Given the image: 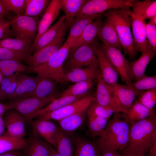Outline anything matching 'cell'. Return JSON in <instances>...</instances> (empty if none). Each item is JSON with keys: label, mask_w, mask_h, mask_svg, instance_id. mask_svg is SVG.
<instances>
[{"label": "cell", "mask_w": 156, "mask_h": 156, "mask_svg": "<svg viewBox=\"0 0 156 156\" xmlns=\"http://www.w3.org/2000/svg\"><path fill=\"white\" fill-rule=\"evenodd\" d=\"M107 59L126 84L132 83L129 71V62L121 50L105 43L100 46Z\"/></svg>", "instance_id": "ba28073f"}, {"label": "cell", "mask_w": 156, "mask_h": 156, "mask_svg": "<svg viewBox=\"0 0 156 156\" xmlns=\"http://www.w3.org/2000/svg\"><path fill=\"white\" fill-rule=\"evenodd\" d=\"M5 127L3 116H0V136L5 133Z\"/></svg>", "instance_id": "9f6ffc18"}, {"label": "cell", "mask_w": 156, "mask_h": 156, "mask_svg": "<svg viewBox=\"0 0 156 156\" xmlns=\"http://www.w3.org/2000/svg\"><path fill=\"white\" fill-rule=\"evenodd\" d=\"M31 47L21 50L0 48V60H14L25 61L31 55Z\"/></svg>", "instance_id": "f35d334b"}, {"label": "cell", "mask_w": 156, "mask_h": 156, "mask_svg": "<svg viewBox=\"0 0 156 156\" xmlns=\"http://www.w3.org/2000/svg\"><path fill=\"white\" fill-rule=\"evenodd\" d=\"M50 0H26L24 15L38 17L43 14Z\"/></svg>", "instance_id": "e575fe53"}, {"label": "cell", "mask_w": 156, "mask_h": 156, "mask_svg": "<svg viewBox=\"0 0 156 156\" xmlns=\"http://www.w3.org/2000/svg\"><path fill=\"white\" fill-rule=\"evenodd\" d=\"M130 125L119 113H115L107 122L104 132L95 142L100 152L108 150L122 151L128 144Z\"/></svg>", "instance_id": "6da1fadb"}, {"label": "cell", "mask_w": 156, "mask_h": 156, "mask_svg": "<svg viewBox=\"0 0 156 156\" xmlns=\"http://www.w3.org/2000/svg\"><path fill=\"white\" fill-rule=\"evenodd\" d=\"M121 116L130 125L147 118L156 116L154 110H150L136 99L126 113L120 114Z\"/></svg>", "instance_id": "cb8c5ba5"}, {"label": "cell", "mask_w": 156, "mask_h": 156, "mask_svg": "<svg viewBox=\"0 0 156 156\" xmlns=\"http://www.w3.org/2000/svg\"><path fill=\"white\" fill-rule=\"evenodd\" d=\"M121 151V153L120 154L122 156H147L146 155H139L127 151L125 149Z\"/></svg>", "instance_id": "6f0895ef"}, {"label": "cell", "mask_w": 156, "mask_h": 156, "mask_svg": "<svg viewBox=\"0 0 156 156\" xmlns=\"http://www.w3.org/2000/svg\"><path fill=\"white\" fill-rule=\"evenodd\" d=\"M156 141V116L130 125L129 143L125 150L139 155H146Z\"/></svg>", "instance_id": "7a4b0ae2"}, {"label": "cell", "mask_w": 156, "mask_h": 156, "mask_svg": "<svg viewBox=\"0 0 156 156\" xmlns=\"http://www.w3.org/2000/svg\"><path fill=\"white\" fill-rule=\"evenodd\" d=\"M97 36L103 43L121 50L122 47L115 28L111 22L107 19L103 22Z\"/></svg>", "instance_id": "4316f807"}, {"label": "cell", "mask_w": 156, "mask_h": 156, "mask_svg": "<svg viewBox=\"0 0 156 156\" xmlns=\"http://www.w3.org/2000/svg\"><path fill=\"white\" fill-rule=\"evenodd\" d=\"M73 141L74 156H101L95 142L81 138Z\"/></svg>", "instance_id": "83f0119b"}, {"label": "cell", "mask_w": 156, "mask_h": 156, "mask_svg": "<svg viewBox=\"0 0 156 156\" xmlns=\"http://www.w3.org/2000/svg\"><path fill=\"white\" fill-rule=\"evenodd\" d=\"M3 119L6 131L5 134L19 139L24 138L26 135L25 118L13 109L7 111Z\"/></svg>", "instance_id": "5bb4252c"}, {"label": "cell", "mask_w": 156, "mask_h": 156, "mask_svg": "<svg viewBox=\"0 0 156 156\" xmlns=\"http://www.w3.org/2000/svg\"><path fill=\"white\" fill-rule=\"evenodd\" d=\"M148 23L156 25V15L150 18Z\"/></svg>", "instance_id": "91938a15"}, {"label": "cell", "mask_w": 156, "mask_h": 156, "mask_svg": "<svg viewBox=\"0 0 156 156\" xmlns=\"http://www.w3.org/2000/svg\"><path fill=\"white\" fill-rule=\"evenodd\" d=\"M87 117L88 129L92 136H101L104 132L108 120L95 116H88Z\"/></svg>", "instance_id": "ab89813d"}, {"label": "cell", "mask_w": 156, "mask_h": 156, "mask_svg": "<svg viewBox=\"0 0 156 156\" xmlns=\"http://www.w3.org/2000/svg\"><path fill=\"white\" fill-rule=\"evenodd\" d=\"M97 80V89L94 100L99 105L113 109L116 113L125 114L117 101L113 86L105 83L101 76Z\"/></svg>", "instance_id": "4fadbf2b"}, {"label": "cell", "mask_w": 156, "mask_h": 156, "mask_svg": "<svg viewBox=\"0 0 156 156\" xmlns=\"http://www.w3.org/2000/svg\"><path fill=\"white\" fill-rule=\"evenodd\" d=\"M131 85L136 90L141 92L156 88V75H144L140 79L132 83Z\"/></svg>", "instance_id": "7bdbcfd3"}, {"label": "cell", "mask_w": 156, "mask_h": 156, "mask_svg": "<svg viewBox=\"0 0 156 156\" xmlns=\"http://www.w3.org/2000/svg\"><path fill=\"white\" fill-rule=\"evenodd\" d=\"M5 99L3 96L0 90V101H3L5 100Z\"/></svg>", "instance_id": "94428289"}, {"label": "cell", "mask_w": 156, "mask_h": 156, "mask_svg": "<svg viewBox=\"0 0 156 156\" xmlns=\"http://www.w3.org/2000/svg\"><path fill=\"white\" fill-rule=\"evenodd\" d=\"M2 75L1 74V73H0V82L1 80V79L2 78V77H1V75Z\"/></svg>", "instance_id": "6125c7cd"}, {"label": "cell", "mask_w": 156, "mask_h": 156, "mask_svg": "<svg viewBox=\"0 0 156 156\" xmlns=\"http://www.w3.org/2000/svg\"><path fill=\"white\" fill-rule=\"evenodd\" d=\"M27 139L13 138L5 134L0 136V154L11 151L22 150Z\"/></svg>", "instance_id": "d6a6232c"}, {"label": "cell", "mask_w": 156, "mask_h": 156, "mask_svg": "<svg viewBox=\"0 0 156 156\" xmlns=\"http://www.w3.org/2000/svg\"><path fill=\"white\" fill-rule=\"evenodd\" d=\"M116 113L113 109L97 103L94 99L89 106L87 111L88 116H95L109 120L112 115Z\"/></svg>", "instance_id": "60d3db41"}, {"label": "cell", "mask_w": 156, "mask_h": 156, "mask_svg": "<svg viewBox=\"0 0 156 156\" xmlns=\"http://www.w3.org/2000/svg\"><path fill=\"white\" fill-rule=\"evenodd\" d=\"M151 1L145 0L142 1H137L134 3L132 7V15L143 20L145 10Z\"/></svg>", "instance_id": "bcb514c9"}, {"label": "cell", "mask_w": 156, "mask_h": 156, "mask_svg": "<svg viewBox=\"0 0 156 156\" xmlns=\"http://www.w3.org/2000/svg\"><path fill=\"white\" fill-rule=\"evenodd\" d=\"M20 150H16L11 151L0 154V156H22V153Z\"/></svg>", "instance_id": "f5cc1de1"}, {"label": "cell", "mask_w": 156, "mask_h": 156, "mask_svg": "<svg viewBox=\"0 0 156 156\" xmlns=\"http://www.w3.org/2000/svg\"><path fill=\"white\" fill-rule=\"evenodd\" d=\"M93 99L94 96L88 95L76 100L58 110L46 114L36 118L58 121L75 114L87 111Z\"/></svg>", "instance_id": "8fae6325"}, {"label": "cell", "mask_w": 156, "mask_h": 156, "mask_svg": "<svg viewBox=\"0 0 156 156\" xmlns=\"http://www.w3.org/2000/svg\"><path fill=\"white\" fill-rule=\"evenodd\" d=\"M138 96L139 102L148 109L153 110L156 104V88L143 92Z\"/></svg>", "instance_id": "f6af8a7d"}, {"label": "cell", "mask_w": 156, "mask_h": 156, "mask_svg": "<svg viewBox=\"0 0 156 156\" xmlns=\"http://www.w3.org/2000/svg\"><path fill=\"white\" fill-rule=\"evenodd\" d=\"M87 111L78 112L58 121L60 127L64 131L73 132L83 124Z\"/></svg>", "instance_id": "1f68e13d"}, {"label": "cell", "mask_w": 156, "mask_h": 156, "mask_svg": "<svg viewBox=\"0 0 156 156\" xmlns=\"http://www.w3.org/2000/svg\"><path fill=\"white\" fill-rule=\"evenodd\" d=\"M55 148L63 156H73V142L61 129L58 133Z\"/></svg>", "instance_id": "d590c367"}, {"label": "cell", "mask_w": 156, "mask_h": 156, "mask_svg": "<svg viewBox=\"0 0 156 156\" xmlns=\"http://www.w3.org/2000/svg\"><path fill=\"white\" fill-rule=\"evenodd\" d=\"M85 96H66L56 98L34 114L26 121H31L38 116L58 110L76 100Z\"/></svg>", "instance_id": "f1b7e54d"}, {"label": "cell", "mask_w": 156, "mask_h": 156, "mask_svg": "<svg viewBox=\"0 0 156 156\" xmlns=\"http://www.w3.org/2000/svg\"><path fill=\"white\" fill-rule=\"evenodd\" d=\"M87 0H60L61 9L65 13V21L70 27L75 16Z\"/></svg>", "instance_id": "4dcf8cb0"}, {"label": "cell", "mask_w": 156, "mask_h": 156, "mask_svg": "<svg viewBox=\"0 0 156 156\" xmlns=\"http://www.w3.org/2000/svg\"><path fill=\"white\" fill-rule=\"evenodd\" d=\"M98 62L87 67L69 70L64 73L63 82H77L85 81H93L101 77Z\"/></svg>", "instance_id": "2e32d148"}, {"label": "cell", "mask_w": 156, "mask_h": 156, "mask_svg": "<svg viewBox=\"0 0 156 156\" xmlns=\"http://www.w3.org/2000/svg\"><path fill=\"white\" fill-rule=\"evenodd\" d=\"M93 81H85L75 83L69 86L60 94L59 97L66 96H86L92 87Z\"/></svg>", "instance_id": "836d02e7"}, {"label": "cell", "mask_w": 156, "mask_h": 156, "mask_svg": "<svg viewBox=\"0 0 156 156\" xmlns=\"http://www.w3.org/2000/svg\"><path fill=\"white\" fill-rule=\"evenodd\" d=\"M146 24L144 20L132 14L133 39L136 50L142 52L148 43L146 37Z\"/></svg>", "instance_id": "603a6c76"}, {"label": "cell", "mask_w": 156, "mask_h": 156, "mask_svg": "<svg viewBox=\"0 0 156 156\" xmlns=\"http://www.w3.org/2000/svg\"><path fill=\"white\" fill-rule=\"evenodd\" d=\"M38 80V77L18 75L17 86L14 93L9 98L11 101L33 95Z\"/></svg>", "instance_id": "ffe728a7"}, {"label": "cell", "mask_w": 156, "mask_h": 156, "mask_svg": "<svg viewBox=\"0 0 156 156\" xmlns=\"http://www.w3.org/2000/svg\"><path fill=\"white\" fill-rule=\"evenodd\" d=\"M11 109L9 105L7 103H3L0 102V116H2L8 110Z\"/></svg>", "instance_id": "816d5d0a"}, {"label": "cell", "mask_w": 156, "mask_h": 156, "mask_svg": "<svg viewBox=\"0 0 156 156\" xmlns=\"http://www.w3.org/2000/svg\"><path fill=\"white\" fill-rule=\"evenodd\" d=\"M92 44L97 57L101 78L110 85L116 84L119 77L117 72L107 59L101 46L94 40Z\"/></svg>", "instance_id": "9a60e30c"}, {"label": "cell", "mask_w": 156, "mask_h": 156, "mask_svg": "<svg viewBox=\"0 0 156 156\" xmlns=\"http://www.w3.org/2000/svg\"><path fill=\"white\" fill-rule=\"evenodd\" d=\"M146 37L148 44L156 50V25L146 24Z\"/></svg>", "instance_id": "c3c4849f"}, {"label": "cell", "mask_w": 156, "mask_h": 156, "mask_svg": "<svg viewBox=\"0 0 156 156\" xmlns=\"http://www.w3.org/2000/svg\"><path fill=\"white\" fill-rule=\"evenodd\" d=\"M101 156H122L116 150H108L100 152Z\"/></svg>", "instance_id": "f907efd6"}, {"label": "cell", "mask_w": 156, "mask_h": 156, "mask_svg": "<svg viewBox=\"0 0 156 156\" xmlns=\"http://www.w3.org/2000/svg\"><path fill=\"white\" fill-rule=\"evenodd\" d=\"M54 148L41 138L33 134L27 139L22 156H49Z\"/></svg>", "instance_id": "ac0fdd59"}, {"label": "cell", "mask_w": 156, "mask_h": 156, "mask_svg": "<svg viewBox=\"0 0 156 156\" xmlns=\"http://www.w3.org/2000/svg\"><path fill=\"white\" fill-rule=\"evenodd\" d=\"M156 51L148 44L138 59L133 62H129V73L132 80L135 81L145 75L147 66L156 55Z\"/></svg>", "instance_id": "e0dca14e"}, {"label": "cell", "mask_w": 156, "mask_h": 156, "mask_svg": "<svg viewBox=\"0 0 156 156\" xmlns=\"http://www.w3.org/2000/svg\"><path fill=\"white\" fill-rule=\"evenodd\" d=\"M49 156H63L60 153L54 148L53 149Z\"/></svg>", "instance_id": "680465c9"}, {"label": "cell", "mask_w": 156, "mask_h": 156, "mask_svg": "<svg viewBox=\"0 0 156 156\" xmlns=\"http://www.w3.org/2000/svg\"><path fill=\"white\" fill-rule=\"evenodd\" d=\"M135 0H87L77 14L74 22L111 9H129Z\"/></svg>", "instance_id": "5b68a950"}, {"label": "cell", "mask_w": 156, "mask_h": 156, "mask_svg": "<svg viewBox=\"0 0 156 156\" xmlns=\"http://www.w3.org/2000/svg\"><path fill=\"white\" fill-rule=\"evenodd\" d=\"M146 156H156V141L149 149Z\"/></svg>", "instance_id": "11a10c76"}, {"label": "cell", "mask_w": 156, "mask_h": 156, "mask_svg": "<svg viewBox=\"0 0 156 156\" xmlns=\"http://www.w3.org/2000/svg\"><path fill=\"white\" fill-rule=\"evenodd\" d=\"M5 9L12 12L16 15H24L26 0H1Z\"/></svg>", "instance_id": "ee69618b"}, {"label": "cell", "mask_w": 156, "mask_h": 156, "mask_svg": "<svg viewBox=\"0 0 156 156\" xmlns=\"http://www.w3.org/2000/svg\"><path fill=\"white\" fill-rule=\"evenodd\" d=\"M10 23L4 17H0V40L8 38H11L14 35L10 29Z\"/></svg>", "instance_id": "7dc6e473"}, {"label": "cell", "mask_w": 156, "mask_h": 156, "mask_svg": "<svg viewBox=\"0 0 156 156\" xmlns=\"http://www.w3.org/2000/svg\"><path fill=\"white\" fill-rule=\"evenodd\" d=\"M28 66L20 61L14 60H0V73L3 76L12 75L18 73L27 71Z\"/></svg>", "instance_id": "8d00e7d4"}, {"label": "cell", "mask_w": 156, "mask_h": 156, "mask_svg": "<svg viewBox=\"0 0 156 156\" xmlns=\"http://www.w3.org/2000/svg\"><path fill=\"white\" fill-rule=\"evenodd\" d=\"M55 99L53 97L42 99L33 95L9 101L7 103L11 109L16 110L25 118L26 120Z\"/></svg>", "instance_id": "9c48e42d"}, {"label": "cell", "mask_w": 156, "mask_h": 156, "mask_svg": "<svg viewBox=\"0 0 156 156\" xmlns=\"http://www.w3.org/2000/svg\"><path fill=\"white\" fill-rule=\"evenodd\" d=\"M66 59V66L69 70L87 67L98 62L92 42L70 52Z\"/></svg>", "instance_id": "30bf717a"}, {"label": "cell", "mask_w": 156, "mask_h": 156, "mask_svg": "<svg viewBox=\"0 0 156 156\" xmlns=\"http://www.w3.org/2000/svg\"><path fill=\"white\" fill-rule=\"evenodd\" d=\"M65 20L64 15L61 16L54 24L42 34L31 46V53H35L51 42L59 33Z\"/></svg>", "instance_id": "484cf974"}, {"label": "cell", "mask_w": 156, "mask_h": 156, "mask_svg": "<svg viewBox=\"0 0 156 156\" xmlns=\"http://www.w3.org/2000/svg\"><path fill=\"white\" fill-rule=\"evenodd\" d=\"M61 10L60 0H51L41 18L39 20L37 36L33 43L50 27L58 16Z\"/></svg>", "instance_id": "44dd1931"}, {"label": "cell", "mask_w": 156, "mask_h": 156, "mask_svg": "<svg viewBox=\"0 0 156 156\" xmlns=\"http://www.w3.org/2000/svg\"><path fill=\"white\" fill-rule=\"evenodd\" d=\"M7 17L16 38L33 43L38 31L39 21L38 17L11 15Z\"/></svg>", "instance_id": "8992f818"}, {"label": "cell", "mask_w": 156, "mask_h": 156, "mask_svg": "<svg viewBox=\"0 0 156 156\" xmlns=\"http://www.w3.org/2000/svg\"><path fill=\"white\" fill-rule=\"evenodd\" d=\"M132 12L129 9H111L104 16L112 23L125 54L131 59L137 55L131 30Z\"/></svg>", "instance_id": "3957f363"}, {"label": "cell", "mask_w": 156, "mask_h": 156, "mask_svg": "<svg viewBox=\"0 0 156 156\" xmlns=\"http://www.w3.org/2000/svg\"><path fill=\"white\" fill-rule=\"evenodd\" d=\"M117 101L126 113L138 96L142 92L135 89L130 84L118 83L112 86Z\"/></svg>", "instance_id": "d6986e66"}, {"label": "cell", "mask_w": 156, "mask_h": 156, "mask_svg": "<svg viewBox=\"0 0 156 156\" xmlns=\"http://www.w3.org/2000/svg\"><path fill=\"white\" fill-rule=\"evenodd\" d=\"M33 43L16 38H8L0 40V48L21 50L31 47Z\"/></svg>", "instance_id": "b9f144b4"}, {"label": "cell", "mask_w": 156, "mask_h": 156, "mask_svg": "<svg viewBox=\"0 0 156 156\" xmlns=\"http://www.w3.org/2000/svg\"><path fill=\"white\" fill-rule=\"evenodd\" d=\"M38 80L33 96L44 99L51 97L58 98L57 84L56 81L51 78L37 75Z\"/></svg>", "instance_id": "7402d4cb"}, {"label": "cell", "mask_w": 156, "mask_h": 156, "mask_svg": "<svg viewBox=\"0 0 156 156\" xmlns=\"http://www.w3.org/2000/svg\"><path fill=\"white\" fill-rule=\"evenodd\" d=\"M101 16L89 24L72 45L70 51L83 45L89 44L94 40L103 23Z\"/></svg>", "instance_id": "d4e9b609"}, {"label": "cell", "mask_w": 156, "mask_h": 156, "mask_svg": "<svg viewBox=\"0 0 156 156\" xmlns=\"http://www.w3.org/2000/svg\"><path fill=\"white\" fill-rule=\"evenodd\" d=\"M102 14L101 13L92 15L74 22L70 27V32L65 42L72 47L86 27L94 20L101 16Z\"/></svg>", "instance_id": "f546056e"}, {"label": "cell", "mask_w": 156, "mask_h": 156, "mask_svg": "<svg viewBox=\"0 0 156 156\" xmlns=\"http://www.w3.org/2000/svg\"><path fill=\"white\" fill-rule=\"evenodd\" d=\"M19 73L3 76L0 82V90L5 100H8L14 92L17 86V78Z\"/></svg>", "instance_id": "74e56055"}, {"label": "cell", "mask_w": 156, "mask_h": 156, "mask_svg": "<svg viewBox=\"0 0 156 156\" xmlns=\"http://www.w3.org/2000/svg\"><path fill=\"white\" fill-rule=\"evenodd\" d=\"M71 47L64 42L62 47L47 62L37 67L28 66L27 72L51 78L58 83L63 82L64 74L63 64Z\"/></svg>", "instance_id": "277c9868"}, {"label": "cell", "mask_w": 156, "mask_h": 156, "mask_svg": "<svg viewBox=\"0 0 156 156\" xmlns=\"http://www.w3.org/2000/svg\"><path fill=\"white\" fill-rule=\"evenodd\" d=\"M68 25L65 21L59 33L49 43L29 55L25 61L29 66H41L47 62L62 47Z\"/></svg>", "instance_id": "52a82bcc"}, {"label": "cell", "mask_w": 156, "mask_h": 156, "mask_svg": "<svg viewBox=\"0 0 156 156\" xmlns=\"http://www.w3.org/2000/svg\"><path fill=\"white\" fill-rule=\"evenodd\" d=\"M10 15V12L5 9L1 0H0V17H4L5 16H7Z\"/></svg>", "instance_id": "db71d44e"}, {"label": "cell", "mask_w": 156, "mask_h": 156, "mask_svg": "<svg viewBox=\"0 0 156 156\" xmlns=\"http://www.w3.org/2000/svg\"><path fill=\"white\" fill-rule=\"evenodd\" d=\"M33 134L55 147L57 138L61 128L52 120L37 118L31 122Z\"/></svg>", "instance_id": "7c38bea8"}, {"label": "cell", "mask_w": 156, "mask_h": 156, "mask_svg": "<svg viewBox=\"0 0 156 156\" xmlns=\"http://www.w3.org/2000/svg\"><path fill=\"white\" fill-rule=\"evenodd\" d=\"M156 15V1L151 0L145 10L142 19L149 20Z\"/></svg>", "instance_id": "681fc988"}]
</instances>
